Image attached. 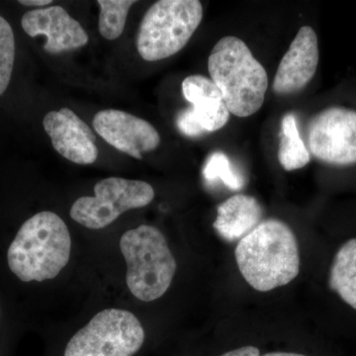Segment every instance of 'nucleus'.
Listing matches in <instances>:
<instances>
[{"mask_svg": "<svg viewBox=\"0 0 356 356\" xmlns=\"http://www.w3.org/2000/svg\"><path fill=\"white\" fill-rule=\"evenodd\" d=\"M235 255L243 277L259 292L289 284L299 274L296 236L280 220L261 222L238 242Z\"/></svg>", "mask_w": 356, "mask_h": 356, "instance_id": "f257e3e1", "label": "nucleus"}, {"mask_svg": "<svg viewBox=\"0 0 356 356\" xmlns=\"http://www.w3.org/2000/svg\"><path fill=\"white\" fill-rule=\"evenodd\" d=\"M72 240L65 222L43 211L21 226L7 252L9 268L20 280H50L70 261Z\"/></svg>", "mask_w": 356, "mask_h": 356, "instance_id": "f03ea898", "label": "nucleus"}, {"mask_svg": "<svg viewBox=\"0 0 356 356\" xmlns=\"http://www.w3.org/2000/svg\"><path fill=\"white\" fill-rule=\"evenodd\" d=\"M208 70L229 113L245 118L261 108L268 76L243 40L226 36L218 41L208 58Z\"/></svg>", "mask_w": 356, "mask_h": 356, "instance_id": "7ed1b4c3", "label": "nucleus"}, {"mask_svg": "<svg viewBox=\"0 0 356 356\" xmlns=\"http://www.w3.org/2000/svg\"><path fill=\"white\" fill-rule=\"evenodd\" d=\"M120 250L126 264V282L136 298H161L172 284L177 261L165 236L156 227L142 225L122 236Z\"/></svg>", "mask_w": 356, "mask_h": 356, "instance_id": "20e7f679", "label": "nucleus"}, {"mask_svg": "<svg viewBox=\"0 0 356 356\" xmlns=\"http://www.w3.org/2000/svg\"><path fill=\"white\" fill-rule=\"evenodd\" d=\"M203 18L198 0H161L145 14L137 36L139 55L147 62L172 57L186 46Z\"/></svg>", "mask_w": 356, "mask_h": 356, "instance_id": "39448f33", "label": "nucleus"}, {"mask_svg": "<svg viewBox=\"0 0 356 356\" xmlns=\"http://www.w3.org/2000/svg\"><path fill=\"white\" fill-rule=\"evenodd\" d=\"M144 341V327L134 314L107 309L70 339L65 356H133Z\"/></svg>", "mask_w": 356, "mask_h": 356, "instance_id": "423d86ee", "label": "nucleus"}, {"mask_svg": "<svg viewBox=\"0 0 356 356\" xmlns=\"http://www.w3.org/2000/svg\"><path fill=\"white\" fill-rule=\"evenodd\" d=\"M154 198L153 187L142 180L105 178L95 184V196L77 199L70 214L86 228L103 229L126 211L145 207Z\"/></svg>", "mask_w": 356, "mask_h": 356, "instance_id": "0eeeda50", "label": "nucleus"}, {"mask_svg": "<svg viewBox=\"0 0 356 356\" xmlns=\"http://www.w3.org/2000/svg\"><path fill=\"white\" fill-rule=\"evenodd\" d=\"M307 137L311 154L323 163L339 166L356 163L355 110H323L309 123Z\"/></svg>", "mask_w": 356, "mask_h": 356, "instance_id": "6e6552de", "label": "nucleus"}, {"mask_svg": "<svg viewBox=\"0 0 356 356\" xmlns=\"http://www.w3.org/2000/svg\"><path fill=\"white\" fill-rule=\"evenodd\" d=\"M182 93L192 108L177 117L180 132L188 137L215 132L228 123L229 112L216 83L208 77L194 74L182 81Z\"/></svg>", "mask_w": 356, "mask_h": 356, "instance_id": "1a4fd4ad", "label": "nucleus"}, {"mask_svg": "<svg viewBox=\"0 0 356 356\" xmlns=\"http://www.w3.org/2000/svg\"><path fill=\"white\" fill-rule=\"evenodd\" d=\"M93 126L109 145L137 159H142L143 154L154 151L161 144V136L151 123L121 110L98 112Z\"/></svg>", "mask_w": 356, "mask_h": 356, "instance_id": "9d476101", "label": "nucleus"}, {"mask_svg": "<svg viewBox=\"0 0 356 356\" xmlns=\"http://www.w3.org/2000/svg\"><path fill=\"white\" fill-rule=\"evenodd\" d=\"M44 131L58 154L77 165H91L98 158L96 137L72 110L63 107L44 115Z\"/></svg>", "mask_w": 356, "mask_h": 356, "instance_id": "9b49d317", "label": "nucleus"}, {"mask_svg": "<svg viewBox=\"0 0 356 356\" xmlns=\"http://www.w3.org/2000/svg\"><path fill=\"white\" fill-rule=\"evenodd\" d=\"M21 25L33 38L46 37L44 49L51 55L81 48L88 43V35L83 26L60 6L28 11L23 15Z\"/></svg>", "mask_w": 356, "mask_h": 356, "instance_id": "f8f14e48", "label": "nucleus"}, {"mask_svg": "<svg viewBox=\"0 0 356 356\" xmlns=\"http://www.w3.org/2000/svg\"><path fill=\"white\" fill-rule=\"evenodd\" d=\"M318 37L313 28H300L274 77L273 88L278 95H290L306 88L317 72Z\"/></svg>", "mask_w": 356, "mask_h": 356, "instance_id": "ddd939ff", "label": "nucleus"}, {"mask_svg": "<svg viewBox=\"0 0 356 356\" xmlns=\"http://www.w3.org/2000/svg\"><path fill=\"white\" fill-rule=\"evenodd\" d=\"M261 204L254 197L238 194L227 199L218 207L214 229L224 240H242L261 222Z\"/></svg>", "mask_w": 356, "mask_h": 356, "instance_id": "4468645a", "label": "nucleus"}, {"mask_svg": "<svg viewBox=\"0 0 356 356\" xmlns=\"http://www.w3.org/2000/svg\"><path fill=\"white\" fill-rule=\"evenodd\" d=\"M329 286L356 310V238L344 243L334 255Z\"/></svg>", "mask_w": 356, "mask_h": 356, "instance_id": "2eb2a0df", "label": "nucleus"}, {"mask_svg": "<svg viewBox=\"0 0 356 356\" xmlns=\"http://www.w3.org/2000/svg\"><path fill=\"white\" fill-rule=\"evenodd\" d=\"M282 138L278 149V161L287 172L299 170L308 165L311 154L299 135L297 121L294 114L283 117L281 124Z\"/></svg>", "mask_w": 356, "mask_h": 356, "instance_id": "dca6fc26", "label": "nucleus"}, {"mask_svg": "<svg viewBox=\"0 0 356 356\" xmlns=\"http://www.w3.org/2000/svg\"><path fill=\"white\" fill-rule=\"evenodd\" d=\"M99 28L103 38L113 41L121 36L125 28L129 10L136 1L133 0H98Z\"/></svg>", "mask_w": 356, "mask_h": 356, "instance_id": "f3484780", "label": "nucleus"}, {"mask_svg": "<svg viewBox=\"0 0 356 356\" xmlns=\"http://www.w3.org/2000/svg\"><path fill=\"white\" fill-rule=\"evenodd\" d=\"M203 175L211 184L221 180L232 191H240L245 184V180L240 173L234 170L227 154L222 152H215L206 161Z\"/></svg>", "mask_w": 356, "mask_h": 356, "instance_id": "a211bd4d", "label": "nucleus"}, {"mask_svg": "<svg viewBox=\"0 0 356 356\" xmlns=\"http://www.w3.org/2000/svg\"><path fill=\"white\" fill-rule=\"evenodd\" d=\"M15 40L10 24L0 16V96L6 92L13 76Z\"/></svg>", "mask_w": 356, "mask_h": 356, "instance_id": "6ab92c4d", "label": "nucleus"}, {"mask_svg": "<svg viewBox=\"0 0 356 356\" xmlns=\"http://www.w3.org/2000/svg\"><path fill=\"white\" fill-rule=\"evenodd\" d=\"M220 356H261V351L255 346H248L229 351Z\"/></svg>", "mask_w": 356, "mask_h": 356, "instance_id": "aec40b11", "label": "nucleus"}, {"mask_svg": "<svg viewBox=\"0 0 356 356\" xmlns=\"http://www.w3.org/2000/svg\"><path fill=\"white\" fill-rule=\"evenodd\" d=\"M51 2V0H20L19 3L25 6H44Z\"/></svg>", "mask_w": 356, "mask_h": 356, "instance_id": "412c9836", "label": "nucleus"}, {"mask_svg": "<svg viewBox=\"0 0 356 356\" xmlns=\"http://www.w3.org/2000/svg\"><path fill=\"white\" fill-rule=\"evenodd\" d=\"M264 356H307V355H300V353H280V351H277V353H266V355H264Z\"/></svg>", "mask_w": 356, "mask_h": 356, "instance_id": "4be33fe9", "label": "nucleus"}]
</instances>
